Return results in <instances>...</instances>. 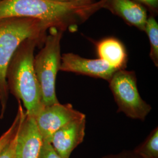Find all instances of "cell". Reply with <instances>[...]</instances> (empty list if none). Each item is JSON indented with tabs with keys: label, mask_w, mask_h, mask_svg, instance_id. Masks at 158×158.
<instances>
[{
	"label": "cell",
	"mask_w": 158,
	"mask_h": 158,
	"mask_svg": "<svg viewBox=\"0 0 158 158\" xmlns=\"http://www.w3.org/2000/svg\"><path fill=\"white\" fill-rule=\"evenodd\" d=\"M108 0L89 3H63L52 0H0V19H37L49 28L74 32L79 26L102 8Z\"/></svg>",
	"instance_id": "6da1fadb"
},
{
	"label": "cell",
	"mask_w": 158,
	"mask_h": 158,
	"mask_svg": "<svg viewBox=\"0 0 158 158\" xmlns=\"http://www.w3.org/2000/svg\"><path fill=\"white\" fill-rule=\"evenodd\" d=\"M44 44L38 39L24 40L12 57L6 72L9 93L23 102L27 114L34 117L44 106L34 66L35 48Z\"/></svg>",
	"instance_id": "7a4b0ae2"
},
{
	"label": "cell",
	"mask_w": 158,
	"mask_h": 158,
	"mask_svg": "<svg viewBox=\"0 0 158 158\" xmlns=\"http://www.w3.org/2000/svg\"><path fill=\"white\" fill-rule=\"evenodd\" d=\"M49 28L37 19L9 17L0 19V118L6 113L9 91L6 81L8 65L24 40L38 39L45 42Z\"/></svg>",
	"instance_id": "3957f363"
},
{
	"label": "cell",
	"mask_w": 158,
	"mask_h": 158,
	"mask_svg": "<svg viewBox=\"0 0 158 158\" xmlns=\"http://www.w3.org/2000/svg\"><path fill=\"white\" fill-rule=\"evenodd\" d=\"M44 45L34 57L35 72L40 85L44 106L58 103L56 80L61 62L60 42L63 32L55 28L48 30Z\"/></svg>",
	"instance_id": "277c9868"
},
{
	"label": "cell",
	"mask_w": 158,
	"mask_h": 158,
	"mask_svg": "<svg viewBox=\"0 0 158 158\" xmlns=\"http://www.w3.org/2000/svg\"><path fill=\"white\" fill-rule=\"evenodd\" d=\"M108 83L118 106V112L124 113L130 118L145 120L152 107L140 96L135 72L118 70Z\"/></svg>",
	"instance_id": "5b68a950"
},
{
	"label": "cell",
	"mask_w": 158,
	"mask_h": 158,
	"mask_svg": "<svg viewBox=\"0 0 158 158\" xmlns=\"http://www.w3.org/2000/svg\"><path fill=\"white\" fill-rule=\"evenodd\" d=\"M85 117V115L75 110L71 104L60 102L44 106L34 117L43 140L49 142L57 130Z\"/></svg>",
	"instance_id": "8992f818"
},
{
	"label": "cell",
	"mask_w": 158,
	"mask_h": 158,
	"mask_svg": "<svg viewBox=\"0 0 158 158\" xmlns=\"http://www.w3.org/2000/svg\"><path fill=\"white\" fill-rule=\"evenodd\" d=\"M60 70L109 81L117 70L101 59H87L73 53H63Z\"/></svg>",
	"instance_id": "52a82bcc"
},
{
	"label": "cell",
	"mask_w": 158,
	"mask_h": 158,
	"mask_svg": "<svg viewBox=\"0 0 158 158\" xmlns=\"http://www.w3.org/2000/svg\"><path fill=\"white\" fill-rule=\"evenodd\" d=\"M43 142L34 116L25 113L17 132L15 158H38Z\"/></svg>",
	"instance_id": "ba28073f"
},
{
	"label": "cell",
	"mask_w": 158,
	"mask_h": 158,
	"mask_svg": "<svg viewBox=\"0 0 158 158\" xmlns=\"http://www.w3.org/2000/svg\"><path fill=\"white\" fill-rule=\"evenodd\" d=\"M85 117L73 121L57 130L52 136L50 143L62 158H69L74 149L85 136Z\"/></svg>",
	"instance_id": "9c48e42d"
},
{
	"label": "cell",
	"mask_w": 158,
	"mask_h": 158,
	"mask_svg": "<svg viewBox=\"0 0 158 158\" xmlns=\"http://www.w3.org/2000/svg\"><path fill=\"white\" fill-rule=\"evenodd\" d=\"M105 9L122 18L131 25L145 31L148 16L145 8L132 0H108Z\"/></svg>",
	"instance_id": "30bf717a"
},
{
	"label": "cell",
	"mask_w": 158,
	"mask_h": 158,
	"mask_svg": "<svg viewBox=\"0 0 158 158\" xmlns=\"http://www.w3.org/2000/svg\"><path fill=\"white\" fill-rule=\"evenodd\" d=\"M98 58L118 70L125 69L128 62V55L124 44L119 40L109 37L96 44Z\"/></svg>",
	"instance_id": "8fae6325"
},
{
	"label": "cell",
	"mask_w": 158,
	"mask_h": 158,
	"mask_svg": "<svg viewBox=\"0 0 158 158\" xmlns=\"http://www.w3.org/2000/svg\"><path fill=\"white\" fill-rule=\"evenodd\" d=\"M143 158H158V128H155L146 139L134 150Z\"/></svg>",
	"instance_id": "7c38bea8"
},
{
	"label": "cell",
	"mask_w": 158,
	"mask_h": 158,
	"mask_svg": "<svg viewBox=\"0 0 158 158\" xmlns=\"http://www.w3.org/2000/svg\"><path fill=\"white\" fill-rule=\"evenodd\" d=\"M146 32L149 40L151 51L149 56L156 67L158 66V24L153 17L148 18L145 25Z\"/></svg>",
	"instance_id": "4fadbf2b"
},
{
	"label": "cell",
	"mask_w": 158,
	"mask_h": 158,
	"mask_svg": "<svg viewBox=\"0 0 158 158\" xmlns=\"http://www.w3.org/2000/svg\"><path fill=\"white\" fill-rule=\"evenodd\" d=\"M18 108L17 115L15 119L10 128L0 136V153L4 149V148L11 141L12 139L15 135L21 124L23 118L25 115L26 111L23 108L20 101H18Z\"/></svg>",
	"instance_id": "5bb4252c"
},
{
	"label": "cell",
	"mask_w": 158,
	"mask_h": 158,
	"mask_svg": "<svg viewBox=\"0 0 158 158\" xmlns=\"http://www.w3.org/2000/svg\"><path fill=\"white\" fill-rule=\"evenodd\" d=\"M38 158H62L55 151L51 143L44 141Z\"/></svg>",
	"instance_id": "9a60e30c"
},
{
	"label": "cell",
	"mask_w": 158,
	"mask_h": 158,
	"mask_svg": "<svg viewBox=\"0 0 158 158\" xmlns=\"http://www.w3.org/2000/svg\"><path fill=\"white\" fill-rule=\"evenodd\" d=\"M17 132L14 138L12 139L11 141L8 143V145L4 148L2 152L0 153V158H15V145Z\"/></svg>",
	"instance_id": "2e32d148"
},
{
	"label": "cell",
	"mask_w": 158,
	"mask_h": 158,
	"mask_svg": "<svg viewBox=\"0 0 158 158\" xmlns=\"http://www.w3.org/2000/svg\"><path fill=\"white\" fill-rule=\"evenodd\" d=\"M102 158H143L133 151H123L118 153L110 154Z\"/></svg>",
	"instance_id": "e0dca14e"
},
{
	"label": "cell",
	"mask_w": 158,
	"mask_h": 158,
	"mask_svg": "<svg viewBox=\"0 0 158 158\" xmlns=\"http://www.w3.org/2000/svg\"><path fill=\"white\" fill-rule=\"evenodd\" d=\"M136 2L143 4L148 6L149 10L156 11L158 10V0H135Z\"/></svg>",
	"instance_id": "ac0fdd59"
},
{
	"label": "cell",
	"mask_w": 158,
	"mask_h": 158,
	"mask_svg": "<svg viewBox=\"0 0 158 158\" xmlns=\"http://www.w3.org/2000/svg\"><path fill=\"white\" fill-rule=\"evenodd\" d=\"M63 3H89L94 2V0H52Z\"/></svg>",
	"instance_id": "d6986e66"
}]
</instances>
